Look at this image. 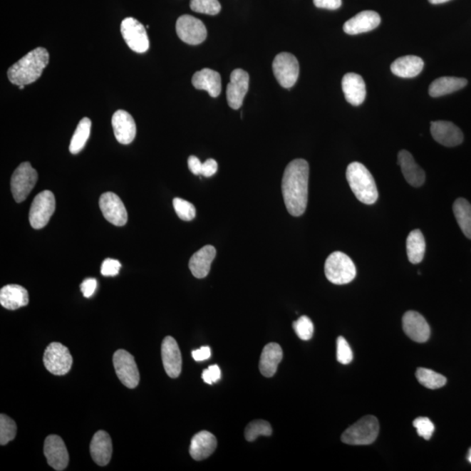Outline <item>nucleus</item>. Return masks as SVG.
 <instances>
[{
  "label": "nucleus",
  "mask_w": 471,
  "mask_h": 471,
  "mask_svg": "<svg viewBox=\"0 0 471 471\" xmlns=\"http://www.w3.org/2000/svg\"><path fill=\"white\" fill-rule=\"evenodd\" d=\"M309 165L295 159L286 166L282 179V193L288 212L294 217L305 213L309 201Z\"/></svg>",
  "instance_id": "1"
},
{
  "label": "nucleus",
  "mask_w": 471,
  "mask_h": 471,
  "mask_svg": "<svg viewBox=\"0 0 471 471\" xmlns=\"http://www.w3.org/2000/svg\"><path fill=\"white\" fill-rule=\"evenodd\" d=\"M49 63V53L44 48L31 51L16 63L11 66L7 76L11 83L26 86L35 83Z\"/></svg>",
  "instance_id": "2"
},
{
  "label": "nucleus",
  "mask_w": 471,
  "mask_h": 471,
  "mask_svg": "<svg viewBox=\"0 0 471 471\" xmlns=\"http://www.w3.org/2000/svg\"><path fill=\"white\" fill-rule=\"evenodd\" d=\"M346 179L357 200L365 205H373L378 200V190L371 171L361 162L350 163L346 169Z\"/></svg>",
  "instance_id": "3"
},
{
  "label": "nucleus",
  "mask_w": 471,
  "mask_h": 471,
  "mask_svg": "<svg viewBox=\"0 0 471 471\" xmlns=\"http://www.w3.org/2000/svg\"><path fill=\"white\" fill-rule=\"evenodd\" d=\"M325 274L334 285H346L356 277V264L345 253L334 252L326 260Z\"/></svg>",
  "instance_id": "4"
},
{
  "label": "nucleus",
  "mask_w": 471,
  "mask_h": 471,
  "mask_svg": "<svg viewBox=\"0 0 471 471\" xmlns=\"http://www.w3.org/2000/svg\"><path fill=\"white\" fill-rule=\"evenodd\" d=\"M379 430V422L376 416H364L342 434L341 441L349 445H369L376 441Z\"/></svg>",
  "instance_id": "5"
},
{
  "label": "nucleus",
  "mask_w": 471,
  "mask_h": 471,
  "mask_svg": "<svg viewBox=\"0 0 471 471\" xmlns=\"http://www.w3.org/2000/svg\"><path fill=\"white\" fill-rule=\"evenodd\" d=\"M38 181V173L31 163L23 162L15 170L11 179V189L14 200L21 202L26 200Z\"/></svg>",
  "instance_id": "6"
},
{
  "label": "nucleus",
  "mask_w": 471,
  "mask_h": 471,
  "mask_svg": "<svg viewBox=\"0 0 471 471\" xmlns=\"http://www.w3.org/2000/svg\"><path fill=\"white\" fill-rule=\"evenodd\" d=\"M46 369L54 376H64L70 371L73 357L67 346L53 342L46 348L43 358Z\"/></svg>",
  "instance_id": "7"
},
{
  "label": "nucleus",
  "mask_w": 471,
  "mask_h": 471,
  "mask_svg": "<svg viewBox=\"0 0 471 471\" xmlns=\"http://www.w3.org/2000/svg\"><path fill=\"white\" fill-rule=\"evenodd\" d=\"M272 70L276 79L281 87L293 88L299 76V64L294 54L280 53L272 62Z\"/></svg>",
  "instance_id": "8"
},
{
  "label": "nucleus",
  "mask_w": 471,
  "mask_h": 471,
  "mask_svg": "<svg viewBox=\"0 0 471 471\" xmlns=\"http://www.w3.org/2000/svg\"><path fill=\"white\" fill-rule=\"evenodd\" d=\"M56 211V197L49 190L38 194L35 197L29 213L31 227L40 229L45 227Z\"/></svg>",
  "instance_id": "9"
},
{
  "label": "nucleus",
  "mask_w": 471,
  "mask_h": 471,
  "mask_svg": "<svg viewBox=\"0 0 471 471\" xmlns=\"http://www.w3.org/2000/svg\"><path fill=\"white\" fill-rule=\"evenodd\" d=\"M120 32L128 48L134 52L143 53L149 50L150 41L146 29L138 19L132 17L123 19L120 24Z\"/></svg>",
  "instance_id": "10"
},
{
  "label": "nucleus",
  "mask_w": 471,
  "mask_h": 471,
  "mask_svg": "<svg viewBox=\"0 0 471 471\" xmlns=\"http://www.w3.org/2000/svg\"><path fill=\"white\" fill-rule=\"evenodd\" d=\"M113 363L116 375L124 386L128 388H135L138 386L140 373L132 354L123 349L118 350L113 357Z\"/></svg>",
  "instance_id": "11"
},
{
  "label": "nucleus",
  "mask_w": 471,
  "mask_h": 471,
  "mask_svg": "<svg viewBox=\"0 0 471 471\" xmlns=\"http://www.w3.org/2000/svg\"><path fill=\"white\" fill-rule=\"evenodd\" d=\"M176 29L178 37L189 45H200L207 38V29L204 23L192 15L179 17Z\"/></svg>",
  "instance_id": "12"
},
{
  "label": "nucleus",
  "mask_w": 471,
  "mask_h": 471,
  "mask_svg": "<svg viewBox=\"0 0 471 471\" xmlns=\"http://www.w3.org/2000/svg\"><path fill=\"white\" fill-rule=\"evenodd\" d=\"M100 208L105 219L115 227H123L127 224V209L118 195L113 192H106L101 195Z\"/></svg>",
  "instance_id": "13"
},
{
  "label": "nucleus",
  "mask_w": 471,
  "mask_h": 471,
  "mask_svg": "<svg viewBox=\"0 0 471 471\" xmlns=\"http://www.w3.org/2000/svg\"><path fill=\"white\" fill-rule=\"evenodd\" d=\"M44 455L53 469L61 471L67 468L69 455L63 440L59 435H51L45 440Z\"/></svg>",
  "instance_id": "14"
},
{
  "label": "nucleus",
  "mask_w": 471,
  "mask_h": 471,
  "mask_svg": "<svg viewBox=\"0 0 471 471\" xmlns=\"http://www.w3.org/2000/svg\"><path fill=\"white\" fill-rule=\"evenodd\" d=\"M250 77L243 69H235L231 73V81L227 86V97L229 106L233 110L242 107L245 95L248 92Z\"/></svg>",
  "instance_id": "15"
},
{
  "label": "nucleus",
  "mask_w": 471,
  "mask_h": 471,
  "mask_svg": "<svg viewBox=\"0 0 471 471\" xmlns=\"http://www.w3.org/2000/svg\"><path fill=\"white\" fill-rule=\"evenodd\" d=\"M403 328L405 333L418 343H424L430 337V326L418 311H408L403 315Z\"/></svg>",
  "instance_id": "16"
},
{
  "label": "nucleus",
  "mask_w": 471,
  "mask_h": 471,
  "mask_svg": "<svg viewBox=\"0 0 471 471\" xmlns=\"http://www.w3.org/2000/svg\"><path fill=\"white\" fill-rule=\"evenodd\" d=\"M162 359L167 375L171 378H177L182 372V354L173 337L167 336L163 340Z\"/></svg>",
  "instance_id": "17"
},
{
  "label": "nucleus",
  "mask_w": 471,
  "mask_h": 471,
  "mask_svg": "<svg viewBox=\"0 0 471 471\" xmlns=\"http://www.w3.org/2000/svg\"><path fill=\"white\" fill-rule=\"evenodd\" d=\"M430 132L435 141L445 147L458 146L463 141L460 128L446 120L431 123Z\"/></svg>",
  "instance_id": "18"
},
{
  "label": "nucleus",
  "mask_w": 471,
  "mask_h": 471,
  "mask_svg": "<svg viewBox=\"0 0 471 471\" xmlns=\"http://www.w3.org/2000/svg\"><path fill=\"white\" fill-rule=\"evenodd\" d=\"M112 126L116 140L122 144H130L136 135V124L133 118L125 110L116 111L112 118Z\"/></svg>",
  "instance_id": "19"
},
{
  "label": "nucleus",
  "mask_w": 471,
  "mask_h": 471,
  "mask_svg": "<svg viewBox=\"0 0 471 471\" xmlns=\"http://www.w3.org/2000/svg\"><path fill=\"white\" fill-rule=\"evenodd\" d=\"M380 23L381 17L376 11H363L346 21L343 30L350 35L368 33L378 27Z\"/></svg>",
  "instance_id": "20"
},
{
  "label": "nucleus",
  "mask_w": 471,
  "mask_h": 471,
  "mask_svg": "<svg viewBox=\"0 0 471 471\" xmlns=\"http://www.w3.org/2000/svg\"><path fill=\"white\" fill-rule=\"evenodd\" d=\"M342 90L346 101L353 106H360L363 103L367 95L363 78L354 73H348L344 76L342 79Z\"/></svg>",
  "instance_id": "21"
},
{
  "label": "nucleus",
  "mask_w": 471,
  "mask_h": 471,
  "mask_svg": "<svg viewBox=\"0 0 471 471\" xmlns=\"http://www.w3.org/2000/svg\"><path fill=\"white\" fill-rule=\"evenodd\" d=\"M113 453L110 435L106 431L96 432L90 443V454L93 460L100 466L110 463Z\"/></svg>",
  "instance_id": "22"
},
{
  "label": "nucleus",
  "mask_w": 471,
  "mask_h": 471,
  "mask_svg": "<svg viewBox=\"0 0 471 471\" xmlns=\"http://www.w3.org/2000/svg\"><path fill=\"white\" fill-rule=\"evenodd\" d=\"M217 438L211 432H198L192 439L190 454L194 460L202 461L213 454L217 449Z\"/></svg>",
  "instance_id": "23"
},
{
  "label": "nucleus",
  "mask_w": 471,
  "mask_h": 471,
  "mask_svg": "<svg viewBox=\"0 0 471 471\" xmlns=\"http://www.w3.org/2000/svg\"><path fill=\"white\" fill-rule=\"evenodd\" d=\"M215 257L216 249L212 245H206L195 253L189 263L190 270L194 277L197 279L207 277Z\"/></svg>",
  "instance_id": "24"
},
{
  "label": "nucleus",
  "mask_w": 471,
  "mask_h": 471,
  "mask_svg": "<svg viewBox=\"0 0 471 471\" xmlns=\"http://www.w3.org/2000/svg\"><path fill=\"white\" fill-rule=\"evenodd\" d=\"M398 163L406 181L412 186L420 187L425 182L424 170L415 162L414 157L407 150H400L398 154Z\"/></svg>",
  "instance_id": "25"
},
{
  "label": "nucleus",
  "mask_w": 471,
  "mask_h": 471,
  "mask_svg": "<svg viewBox=\"0 0 471 471\" xmlns=\"http://www.w3.org/2000/svg\"><path fill=\"white\" fill-rule=\"evenodd\" d=\"M221 76L219 73L212 69L204 68L195 73L192 77V84L195 88L205 90L209 95L216 98L222 90Z\"/></svg>",
  "instance_id": "26"
},
{
  "label": "nucleus",
  "mask_w": 471,
  "mask_h": 471,
  "mask_svg": "<svg viewBox=\"0 0 471 471\" xmlns=\"http://www.w3.org/2000/svg\"><path fill=\"white\" fill-rule=\"evenodd\" d=\"M29 303V291L21 286L7 285L0 291V304L6 309L17 310Z\"/></svg>",
  "instance_id": "27"
},
{
  "label": "nucleus",
  "mask_w": 471,
  "mask_h": 471,
  "mask_svg": "<svg viewBox=\"0 0 471 471\" xmlns=\"http://www.w3.org/2000/svg\"><path fill=\"white\" fill-rule=\"evenodd\" d=\"M283 359L281 346L277 343H269L264 346L261 353L259 371L264 377L270 378L275 375L280 362Z\"/></svg>",
  "instance_id": "28"
},
{
  "label": "nucleus",
  "mask_w": 471,
  "mask_h": 471,
  "mask_svg": "<svg viewBox=\"0 0 471 471\" xmlns=\"http://www.w3.org/2000/svg\"><path fill=\"white\" fill-rule=\"evenodd\" d=\"M424 62L421 58L415 56H407L398 58L391 65V71L395 76L400 78H413L418 76L423 71Z\"/></svg>",
  "instance_id": "29"
},
{
  "label": "nucleus",
  "mask_w": 471,
  "mask_h": 471,
  "mask_svg": "<svg viewBox=\"0 0 471 471\" xmlns=\"http://www.w3.org/2000/svg\"><path fill=\"white\" fill-rule=\"evenodd\" d=\"M467 84L468 81L463 78L441 77L430 84L429 93L432 97H441L460 90Z\"/></svg>",
  "instance_id": "30"
},
{
  "label": "nucleus",
  "mask_w": 471,
  "mask_h": 471,
  "mask_svg": "<svg viewBox=\"0 0 471 471\" xmlns=\"http://www.w3.org/2000/svg\"><path fill=\"white\" fill-rule=\"evenodd\" d=\"M426 242L420 229H415L410 233L407 239V254L412 264L421 263L425 255Z\"/></svg>",
  "instance_id": "31"
},
{
  "label": "nucleus",
  "mask_w": 471,
  "mask_h": 471,
  "mask_svg": "<svg viewBox=\"0 0 471 471\" xmlns=\"http://www.w3.org/2000/svg\"><path fill=\"white\" fill-rule=\"evenodd\" d=\"M453 212L463 234L471 239V205L465 198H458L454 202Z\"/></svg>",
  "instance_id": "32"
},
{
  "label": "nucleus",
  "mask_w": 471,
  "mask_h": 471,
  "mask_svg": "<svg viewBox=\"0 0 471 471\" xmlns=\"http://www.w3.org/2000/svg\"><path fill=\"white\" fill-rule=\"evenodd\" d=\"M91 125V120L88 118H83L78 124L69 145V151L72 154L76 155L83 150L90 135Z\"/></svg>",
  "instance_id": "33"
},
{
  "label": "nucleus",
  "mask_w": 471,
  "mask_h": 471,
  "mask_svg": "<svg viewBox=\"0 0 471 471\" xmlns=\"http://www.w3.org/2000/svg\"><path fill=\"white\" fill-rule=\"evenodd\" d=\"M415 376L420 384L430 389L441 388L447 383L445 376L440 375L431 369L419 368L416 371Z\"/></svg>",
  "instance_id": "34"
},
{
  "label": "nucleus",
  "mask_w": 471,
  "mask_h": 471,
  "mask_svg": "<svg viewBox=\"0 0 471 471\" xmlns=\"http://www.w3.org/2000/svg\"><path fill=\"white\" fill-rule=\"evenodd\" d=\"M272 433L271 424L263 420H257L248 424L244 430V437L248 442L255 441L260 435L269 437Z\"/></svg>",
  "instance_id": "35"
},
{
  "label": "nucleus",
  "mask_w": 471,
  "mask_h": 471,
  "mask_svg": "<svg viewBox=\"0 0 471 471\" xmlns=\"http://www.w3.org/2000/svg\"><path fill=\"white\" fill-rule=\"evenodd\" d=\"M17 425L9 416L0 415V445H6L16 437Z\"/></svg>",
  "instance_id": "36"
},
{
  "label": "nucleus",
  "mask_w": 471,
  "mask_h": 471,
  "mask_svg": "<svg viewBox=\"0 0 471 471\" xmlns=\"http://www.w3.org/2000/svg\"><path fill=\"white\" fill-rule=\"evenodd\" d=\"M190 9L196 13L217 15L220 13L221 4L219 0H190Z\"/></svg>",
  "instance_id": "37"
},
{
  "label": "nucleus",
  "mask_w": 471,
  "mask_h": 471,
  "mask_svg": "<svg viewBox=\"0 0 471 471\" xmlns=\"http://www.w3.org/2000/svg\"><path fill=\"white\" fill-rule=\"evenodd\" d=\"M173 206L179 219L184 221H192L196 217V208L190 202L182 198H174Z\"/></svg>",
  "instance_id": "38"
},
{
  "label": "nucleus",
  "mask_w": 471,
  "mask_h": 471,
  "mask_svg": "<svg viewBox=\"0 0 471 471\" xmlns=\"http://www.w3.org/2000/svg\"><path fill=\"white\" fill-rule=\"evenodd\" d=\"M294 329L298 337L302 341H309L314 336L313 322L307 316H301L294 322Z\"/></svg>",
  "instance_id": "39"
},
{
  "label": "nucleus",
  "mask_w": 471,
  "mask_h": 471,
  "mask_svg": "<svg viewBox=\"0 0 471 471\" xmlns=\"http://www.w3.org/2000/svg\"><path fill=\"white\" fill-rule=\"evenodd\" d=\"M353 359V354L348 342L344 337L337 338V361L341 364H349Z\"/></svg>",
  "instance_id": "40"
},
{
  "label": "nucleus",
  "mask_w": 471,
  "mask_h": 471,
  "mask_svg": "<svg viewBox=\"0 0 471 471\" xmlns=\"http://www.w3.org/2000/svg\"><path fill=\"white\" fill-rule=\"evenodd\" d=\"M413 426L415 428L420 437L425 440H430L433 435L435 426L433 423L428 418H416L413 422Z\"/></svg>",
  "instance_id": "41"
},
{
  "label": "nucleus",
  "mask_w": 471,
  "mask_h": 471,
  "mask_svg": "<svg viewBox=\"0 0 471 471\" xmlns=\"http://www.w3.org/2000/svg\"><path fill=\"white\" fill-rule=\"evenodd\" d=\"M122 264L118 260L107 259L101 264L100 272L105 277H114L118 275Z\"/></svg>",
  "instance_id": "42"
},
{
  "label": "nucleus",
  "mask_w": 471,
  "mask_h": 471,
  "mask_svg": "<svg viewBox=\"0 0 471 471\" xmlns=\"http://www.w3.org/2000/svg\"><path fill=\"white\" fill-rule=\"evenodd\" d=\"M202 378L205 383L212 385L221 379V371L217 365L209 366L202 373Z\"/></svg>",
  "instance_id": "43"
},
{
  "label": "nucleus",
  "mask_w": 471,
  "mask_h": 471,
  "mask_svg": "<svg viewBox=\"0 0 471 471\" xmlns=\"http://www.w3.org/2000/svg\"><path fill=\"white\" fill-rule=\"evenodd\" d=\"M97 281L95 279H86L81 285L85 298H90L96 290Z\"/></svg>",
  "instance_id": "44"
},
{
  "label": "nucleus",
  "mask_w": 471,
  "mask_h": 471,
  "mask_svg": "<svg viewBox=\"0 0 471 471\" xmlns=\"http://www.w3.org/2000/svg\"><path fill=\"white\" fill-rule=\"evenodd\" d=\"M315 6L318 9L337 10L342 5V0H314Z\"/></svg>",
  "instance_id": "45"
},
{
  "label": "nucleus",
  "mask_w": 471,
  "mask_h": 471,
  "mask_svg": "<svg viewBox=\"0 0 471 471\" xmlns=\"http://www.w3.org/2000/svg\"><path fill=\"white\" fill-rule=\"evenodd\" d=\"M217 168H219L217 162L214 159H208L202 163L201 175L205 177H211L217 173Z\"/></svg>",
  "instance_id": "46"
},
{
  "label": "nucleus",
  "mask_w": 471,
  "mask_h": 471,
  "mask_svg": "<svg viewBox=\"0 0 471 471\" xmlns=\"http://www.w3.org/2000/svg\"><path fill=\"white\" fill-rule=\"evenodd\" d=\"M212 356L211 348L209 346H202L201 348L192 352L193 359L196 361H204L209 359Z\"/></svg>",
  "instance_id": "47"
},
{
  "label": "nucleus",
  "mask_w": 471,
  "mask_h": 471,
  "mask_svg": "<svg viewBox=\"0 0 471 471\" xmlns=\"http://www.w3.org/2000/svg\"><path fill=\"white\" fill-rule=\"evenodd\" d=\"M188 166L190 171L196 176H200L202 174V163L197 157L192 155L188 159Z\"/></svg>",
  "instance_id": "48"
},
{
  "label": "nucleus",
  "mask_w": 471,
  "mask_h": 471,
  "mask_svg": "<svg viewBox=\"0 0 471 471\" xmlns=\"http://www.w3.org/2000/svg\"><path fill=\"white\" fill-rule=\"evenodd\" d=\"M430 3L433 4V5H439V4H443L450 1V0H429Z\"/></svg>",
  "instance_id": "49"
},
{
  "label": "nucleus",
  "mask_w": 471,
  "mask_h": 471,
  "mask_svg": "<svg viewBox=\"0 0 471 471\" xmlns=\"http://www.w3.org/2000/svg\"><path fill=\"white\" fill-rule=\"evenodd\" d=\"M19 89H21V90H22V89H24L25 86H23V85L22 86H19Z\"/></svg>",
  "instance_id": "50"
},
{
  "label": "nucleus",
  "mask_w": 471,
  "mask_h": 471,
  "mask_svg": "<svg viewBox=\"0 0 471 471\" xmlns=\"http://www.w3.org/2000/svg\"><path fill=\"white\" fill-rule=\"evenodd\" d=\"M469 461L471 462V450L470 451Z\"/></svg>",
  "instance_id": "51"
}]
</instances>
